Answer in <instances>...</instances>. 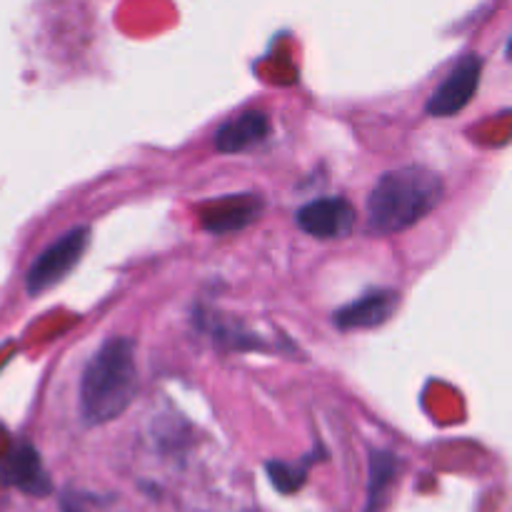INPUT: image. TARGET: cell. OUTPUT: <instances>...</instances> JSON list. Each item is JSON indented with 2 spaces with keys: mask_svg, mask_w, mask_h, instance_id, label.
<instances>
[{
  "mask_svg": "<svg viewBox=\"0 0 512 512\" xmlns=\"http://www.w3.org/2000/svg\"><path fill=\"white\" fill-rule=\"evenodd\" d=\"M483 75V60L478 55H465L460 63L448 73V78L435 88V93L428 100V115L433 118H450L460 113L470 100L475 98Z\"/></svg>",
  "mask_w": 512,
  "mask_h": 512,
  "instance_id": "cell-4",
  "label": "cell"
},
{
  "mask_svg": "<svg viewBox=\"0 0 512 512\" xmlns=\"http://www.w3.org/2000/svg\"><path fill=\"white\" fill-rule=\"evenodd\" d=\"M398 293L395 290H373L363 295L355 303L345 305L335 313V325L340 330H360V328H378L385 320L393 318L398 310Z\"/></svg>",
  "mask_w": 512,
  "mask_h": 512,
  "instance_id": "cell-7",
  "label": "cell"
},
{
  "mask_svg": "<svg viewBox=\"0 0 512 512\" xmlns=\"http://www.w3.org/2000/svg\"><path fill=\"white\" fill-rule=\"evenodd\" d=\"M355 208L345 198H320L303 205L295 215L300 230L318 240H340L355 228Z\"/></svg>",
  "mask_w": 512,
  "mask_h": 512,
  "instance_id": "cell-5",
  "label": "cell"
},
{
  "mask_svg": "<svg viewBox=\"0 0 512 512\" xmlns=\"http://www.w3.org/2000/svg\"><path fill=\"white\" fill-rule=\"evenodd\" d=\"M260 210L263 205H260L258 195H225V198L205 205L200 218H203L205 230L215 235H228L255 223Z\"/></svg>",
  "mask_w": 512,
  "mask_h": 512,
  "instance_id": "cell-6",
  "label": "cell"
},
{
  "mask_svg": "<svg viewBox=\"0 0 512 512\" xmlns=\"http://www.w3.org/2000/svg\"><path fill=\"white\" fill-rule=\"evenodd\" d=\"M268 475L280 493H295L305 480V468L290 463H268Z\"/></svg>",
  "mask_w": 512,
  "mask_h": 512,
  "instance_id": "cell-11",
  "label": "cell"
},
{
  "mask_svg": "<svg viewBox=\"0 0 512 512\" xmlns=\"http://www.w3.org/2000/svg\"><path fill=\"white\" fill-rule=\"evenodd\" d=\"M398 458L393 453H373L370 458V483H368V505L365 512H380L383 503L388 500L390 488H393L395 478H398Z\"/></svg>",
  "mask_w": 512,
  "mask_h": 512,
  "instance_id": "cell-10",
  "label": "cell"
},
{
  "mask_svg": "<svg viewBox=\"0 0 512 512\" xmlns=\"http://www.w3.org/2000/svg\"><path fill=\"white\" fill-rule=\"evenodd\" d=\"M443 180L423 165L385 173L368 198L370 230L380 235L403 233L425 218L443 198Z\"/></svg>",
  "mask_w": 512,
  "mask_h": 512,
  "instance_id": "cell-2",
  "label": "cell"
},
{
  "mask_svg": "<svg viewBox=\"0 0 512 512\" xmlns=\"http://www.w3.org/2000/svg\"><path fill=\"white\" fill-rule=\"evenodd\" d=\"M88 243L90 228L83 225V228L68 230L58 243L45 248L33 260L28 275H25V290H28V295H40L53 288V285H58L80 263V258L88 250Z\"/></svg>",
  "mask_w": 512,
  "mask_h": 512,
  "instance_id": "cell-3",
  "label": "cell"
},
{
  "mask_svg": "<svg viewBox=\"0 0 512 512\" xmlns=\"http://www.w3.org/2000/svg\"><path fill=\"white\" fill-rule=\"evenodd\" d=\"M508 58L512 60V38H510V43H508Z\"/></svg>",
  "mask_w": 512,
  "mask_h": 512,
  "instance_id": "cell-12",
  "label": "cell"
},
{
  "mask_svg": "<svg viewBox=\"0 0 512 512\" xmlns=\"http://www.w3.org/2000/svg\"><path fill=\"white\" fill-rule=\"evenodd\" d=\"M0 480L5 485L23 490V493L35 495V498H43L50 493L48 473L40 463V455L30 445H20L5 458L3 468H0Z\"/></svg>",
  "mask_w": 512,
  "mask_h": 512,
  "instance_id": "cell-8",
  "label": "cell"
},
{
  "mask_svg": "<svg viewBox=\"0 0 512 512\" xmlns=\"http://www.w3.org/2000/svg\"><path fill=\"white\" fill-rule=\"evenodd\" d=\"M138 390V365L128 338H110L85 365L80 380V418L88 428L118 420Z\"/></svg>",
  "mask_w": 512,
  "mask_h": 512,
  "instance_id": "cell-1",
  "label": "cell"
},
{
  "mask_svg": "<svg viewBox=\"0 0 512 512\" xmlns=\"http://www.w3.org/2000/svg\"><path fill=\"white\" fill-rule=\"evenodd\" d=\"M268 133V115L250 110V113H243L220 125L218 133H215V148H218V153H243V150L263 143Z\"/></svg>",
  "mask_w": 512,
  "mask_h": 512,
  "instance_id": "cell-9",
  "label": "cell"
}]
</instances>
